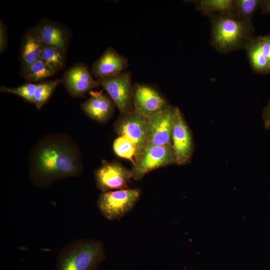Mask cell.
I'll return each instance as SVG.
<instances>
[{"mask_svg":"<svg viewBox=\"0 0 270 270\" xmlns=\"http://www.w3.org/2000/svg\"><path fill=\"white\" fill-rule=\"evenodd\" d=\"M37 84L28 82L16 88H7L2 86L0 90L19 96L24 100L34 104V96Z\"/></svg>","mask_w":270,"mask_h":270,"instance_id":"cb8c5ba5","label":"cell"},{"mask_svg":"<svg viewBox=\"0 0 270 270\" xmlns=\"http://www.w3.org/2000/svg\"><path fill=\"white\" fill-rule=\"evenodd\" d=\"M172 145L176 164L184 165L190 162L194 149L192 134L178 107L172 132Z\"/></svg>","mask_w":270,"mask_h":270,"instance_id":"30bf717a","label":"cell"},{"mask_svg":"<svg viewBox=\"0 0 270 270\" xmlns=\"http://www.w3.org/2000/svg\"><path fill=\"white\" fill-rule=\"evenodd\" d=\"M244 50L254 72L270 74V34L254 36L248 42Z\"/></svg>","mask_w":270,"mask_h":270,"instance_id":"4fadbf2b","label":"cell"},{"mask_svg":"<svg viewBox=\"0 0 270 270\" xmlns=\"http://www.w3.org/2000/svg\"><path fill=\"white\" fill-rule=\"evenodd\" d=\"M66 58V52L44 44L40 59L56 74L65 67Z\"/></svg>","mask_w":270,"mask_h":270,"instance_id":"d6986e66","label":"cell"},{"mask_svg":"<svg viewBox=\"0 0 270 270\" xmlns=\"http://www.w3.org/2000/svg\"><path fill=\"white\" fill-rule=\"evenodd\" d=\"M264 0H234V14L239 18L252 20L258 10L261 8Z\"/></svg>","mask_w":270,"mask_h":270,"instance_id":"44dd1931","label":"cell"},{"mask_svg":"<svg viewBox=\"0 0 270 270\" xmlns=\"http://www.w3.org/2000/svg\"><path fill=\"white\" fill-rule=\"evenodd\" d=\"M260 10L262 14H270V0H264Z\"/></svg>","mask_w":270,"mask_h":270,"instance_id":"4316f807","label":"cell"},{"mask_svg":"<svg viewBox=\"0 0 270 270\" xmlns=\"http://www.w3.org/2000/svg\"><path fill=\"white\" fill-rule=\"evenodd\" d=\"M81 170L74 150L66 144L52 142L38 149L31 177L36 185L42 187L60 178L77 176Z\"/></svg>","mask_w":270,"mask_h":270,"instance_id":"6da1fadb","label":"cell"},{"mask_svg":"<svg viewBox=\"0 0 270 270\" xmlns=\"http://www.w3.org/2000/svg\"><path fill=\"white\" fill-rule=\"evenodd\" d=\"M176 164L172 146H148L133 164L132 178L140 180L160 168Z\"/></svg>","mask_w":270,"mask_h":270,"instance_id":"5b68a950","label":"cell"},{"mask_svg":"<svg viewBox=\"0 0 270 270\" xmlns=\"http://www.w3.org/2000/svg\"><path fill=\"white\" fill-rule=\"evenodd\" d=\"M8 43L7 28L2 19L0 20V52L2 53L6 48Z\"/></svg>","mask_w":270,"mask_h":270,"instance_id":"d4e9b609","label":"cell"},{"mask_svg":"<svg viewBox=\"0 0 270 270\" xmlns=\"http://www.w3.org/2000/svg\"><path fill=\"white\" fill-rule=\"evenodd\" d=\"M114 153L118 156L128 159L134 163L136 150L133 144L127 138L119 136L113 144Z\"/></svg>","mask_w":270,"mask_h":270,"instance_id":"603a6c76","label":"cell"},{"mask_svg":"<svg viewBox=\"0 0 270 270\" xmlns=\"http://www.w3.org/2000/svg\"><path fill=\"white\" fill-rule=\"evenodd\" d=\"M146 122V118L134 108L122 114L115 124L119 136H124L134 145L136 150L134 161L148 146Z\"/></svg>","mask_w":270,"mask_h":270,"instance_id":"ba28073f","label":"cell"},{"mask_svg":"<svg viewBox=\"0 0 270 270\" xmlns=\"http://www.w3.org/2000/svg\"><path fill=\"white\" fill-rule=\"evenodd\" d=\"M262 120L264 128L269 129L270 128V100L263 110Z\"/></svg>","mask_w":270,"mask_h":270,"instance_id":"484cf974","label":"cell"},{"mask_svg":"<svg viewBox=\"0 0 270 270\" xmlns=\"http://www.w3.org/2000/svg\"><path fill=\"white\" fill-rule=\"evenodd\" d=\"M96 80L100 86L107 92L121 114L127 113L134 108L132 104L134 86L129 72H124L115 76Z\"/></svg>","mask_w":270,"mask_h":270,"instance_id":"8992f818","label":"cell"},{"mask_svg":"<svg viewBox=\"0 0 270 270\" xmlns=\"http://www.w3.org/2000/svg\"><path fill=\"white\" fill-rule=\"evenodd\" d=\"M62 82L70 95L76 98L83 96L88 92L100 86L84 62L76 63L66 71Z\"/></svg>","mask_w":270,"mask_h":270,"instance_id":"7c38bea8","label":"cell"},{"mask_svg":"<svg viewBox=\"0 0 270 270\" xmlns=\"http://www.w3.org/2000/svg\"><path fill=\"white\" fill-rule=\"evenodd\" d=\"M212 46L218 52L226 54L244 50L254 36L252 20L242 19L234 14L214 15L209 17Z\"/></svg>","mask_w":270,"mask_h":270,"instance_id":"7a4b0ae2","label":"cell"},{"mask_svg":"<svg viewBox=\"0 0 270 270\" xmlns=\"http://www.w3.org/2000/svg\"><path fill=\"white\" fill-rule=\"evenodd\" d=\"M140 194V188H128L102 192L96 206L107 220H119L134 208Z\"/></svg>","mask_w":270,"mask_h":270,"instance_id":"277c9868","label":"cell"},{"mask_svg":"<svg viewBox=\"0 0 270 270\" xmlns=\"http://www.w3.org/2000/svg\"><path fill=\"white\" fill-rule=\"evenodd\" d=\"M94 178L96 186L102 192L128 188L132 178V170L114 162H106L96 170Z\"/></svg>","mask_w":270,"mask_h":270,"instance_id":"9c48e42d","label":"cell"},{"mask_svg":"<svg viewBox=\"0 0 270 270\" xmlns=\"http://www.w3.org/2000/svg\"><path fill=\"white\" fill-rule=\"evenodd\" d=\"M20 74L25 80L31 83L42 82L55 74L40 58L26 66L21 68Z\"/></svg>","mask_w":270,"mask_h":270,"instance_id":"ffe728a7","label":"cell"},{"mask_svg":"<svg viewBox=\"0 0 270 270\" xmlns=\"http://www.w3.org/2000/svg\"><path fill=\"white\" fill-rule=\"evenodd\" d=\"M194 3L196 10L208 18L217 14H234V0H199Z\"/></svg>","mask_w":270,"mask_h":270,"instance_id":"ac0fdd59","label":"cell"},{"mask_svg":"<svg viewBox=\"0 0 270 270\" xmlns=\"http://www.w3.org/2000/svg\"><path fill=\"white\" fill-rule=\"evenodd\" d=\"M60 82L61 80L56 79L37 83L34 104L38 109H40L44 105Z\"/></svg>","mask_w":270,"mask_h":270,"instance_id":"7402d4cb","label":"cell"},{"mask_svg":"<svg viewBox=\"0 0 270 270\" xmlns=\"http://www.w3.org/2000/svg\"><path fill=\"white\" fill-rule=\"evenodd\" d=\"M128 66L126 58L114 48L108 47L92 64L90 72L94 78L115 76L124 72Z\"/></svg>","mask_w":270,"mask_h":270,"instance_id":"9a60e30c","label":"cell"},{"mask_svg":"<svg viewBox=\"0 0 270 270\" xmlns=\"http://www.w3.org/2000/svg\"><path fill=\"white\" fill-rule=\"evenodd\" d=\"M104 258V246L101 240L78 239L60 251L56 270H98Z\"/></svg>","mask_w":270,"mask_h":270,"instance_id":"3957f363","label":"cell"},{"mask_svg":"<svg viewBox=\"0 0 270 270\" xmlns=\"http://www.w3.org/2000/svg\"><path fill=\"white\" fill-rule=\"evenodd\" d=\"M176 108L170 105L163 110L146 118L148 146H172V132Z\"/></svg>","mask_w":270,"mask_h":270,"instance_id":"52a82bcc","label":"cell"},{"mask_svg":"<svg viewBox=\"0 0 270 270\" xmlns=\"http://www.w3.org/2000/svg\"><path fill=\"white\" fill-rule=\"evenodd\" d=\"M91 96L81 105L85 114L98 122H106L114 112L112 100L102 92H90Z\"/></svg>","mask_w":270,"mask_h":270,"instance_id":"2e32d148","label":"cell"},{"mask_svg":"<svg viewBox=\"0 0 270 270\" xmlns=\"http://www.w3.org/2000/svg\"><path fill=\"white\" fill-rule=\"evenodd\" d=\"M44 44L34 28L24 34L21 43L20 59L21 68L26 66L40 58Z\"/></svg>","mask_w":270,"mask_h":270,"instance_id":"e0dca14e","label":"cell"},{"mask_svg":"<svg viewBox=\"0 0 270 270\" xmlns=\"http://www.w3.org/2000/svg\"><path fill=\"white\" fill-rule=\"evenodd\" d=\"M134 108L144 117L151 116L166 108L170 105L154 88L144 84L134 86Z\"/></svg>","mask_w":270,"mask_h":270,"instance_id":"8fae6325","label":"cell"},{"mask_svg":"<svg viewBox=\"0 0 270 270\" xmlns=\"http://www.w3.org/2000/svg\"><path fill=\"white\" fill-rule=\"evenodd\" d=\"M34 31L44 45L66 51L70 34L62 24L48 19H43L35 27Z\"/></svg>","mask_w":270,"mask_h":270,"instance_id":"5bb4252c","label":"cell"}]
</instances>
